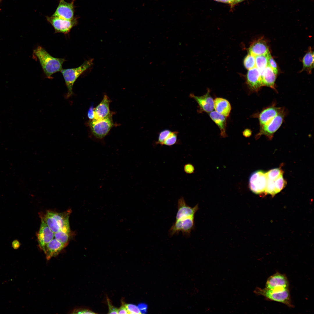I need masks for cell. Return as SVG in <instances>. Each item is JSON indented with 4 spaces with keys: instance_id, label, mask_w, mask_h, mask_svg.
Segmentation results:
<instances>
[{
    "instance_id": "obj_2",
    "label": "cell",
    "mask_w": 314,
    "mask_h": 314,
    "mask_svg": "<svg viewBox=\"0 0 314 314\" xmlns=\"http://www.w3.org/2000/svg\"><path fill=\"white\" fill-rule=\"evenodd\" d=\"M71 212V210L62 213L48 211L42 218L54 233L60 231L70 233L69 217Z\"/></svg>"
},
{
    "instance_id": "obj_27",
    "label": "cell",
    "mask_w": 314,
    "mask_h": 314,
    "mask_svg": "<svg viewBox=\"0 0 314 314\" xmlns=\"http://www.w3.org/2000/svg\"><path fill=\"white\" fill-rule=\"evenodd\" d=\"M283 173L282 170L278 168H274L268 171L265 172V174L267 179L275 180Z\"/></svg>"
},
{
    "instance_id": "obj_15",
    "label": "cell",
    "mask_w": 314,
    "mask_h": 314,
    "mask_svg": "<svg viewBox=\"0 0 314 314\" xmlns=\"http://www.w3.org/2000/svg\"><path fill=\"white\" fill-rule=\"evenodd\" d=\"M190 96L194 99L198 104L199 108V112L210 113L214 109V100L210 94V90L208 91L204 95L201 96H196L191 93Z\"/></svg>"
},
{
    "instance_id": "obj_39",
    "label": "cell",
    "mask_w": 314,
    "mask_h": 314,
    "mask_svg": "<svg viewBox=\"0 0 314 314\" xmlns=\"http://www.w3.org/2000/svg\"><path fill=\"white\" fill-rule=\"evenodd\" d=\"M94 108L92 106L88 110L87 116L89 119L92 120L94 118Z\"/></svg>"
},
{
    "instance_id": "obj_12",
    "label": "cell",
    "mask_w": 314,
    "mask_h": 314,
    "mask_svg": "<svg viewBox=\"0 0 314 314\" xmlns=\"http://www.w3.org/2000/svg\"><path fill=\"white\" fill-rule=\"evenodd\" d=\"M247 83L250 91L253 92H258L263 86L261 74L256 67L248 70Z\"/></svg>"
},
{
    "instance_id": "obj_13",
    "label": "cell",
    "mask_w": 314,
    "mask_h": 314,
    "mask_svg": "<svg viewBox=\"0 0 314 314\" xmlns=\"http://www.w3.org/2000/svg\"><path fill=\"white\" fill-rule=\"evenodd\" d=\"M177 207L176 220L195 217L196 213L199 209L198 204L193 207L188 206L182 197H181L178 200Z\"/></svg>"
},
{
    "instance_id": "obj_6",
    "label": "cell",
    "mask_w": 314,
    "mask_h": 314,
    "mask_svg": "<svg viewBox=\"0 0 314 314\" xmlns=\"http://www.w3.org/2000/svg\"><path fill=\"white\" fill-rule=\"evenodd\" d=\"M286 115V112L283 108L282 110L276 116L260 127L258 133L256 138L258 139L262 135H264L271 140L274 133L279 129L283 122Z\"/></svg>"
},
{
    "instance_id": "obj_28",
    "label": "cell",
    "mask_w": 314,
    "mask_h": 314,
    "mask_svg": "<svg viewBox=\"0 0 314 314\" xmlns=\"http://www.w3.org/2000/svg\"><path fill=\"white\" fill-rule=\"evenodd\" d=\"M274 183L276 194L281 191L286 186V181L283 177V174L275 180Z\"/></svg>"
},
{
    "instance_id": "obj_5",
    "label": "cell",
    "mask_w": 314,
    "mask_h": 314,
    "mask_svg": "<svg viewBox=\"0 0 314 314\" xmlns=\"http://www.w3.org/2000/svg\"><path fill=\"white\" fill-rule=\"evenodd\" d=\"M113 125L111 114L104 118L94 119L89 123L93 135L99 140L107 135Z\"/></svg>"
},
{
    "instance_id": "obj_32",
    "label": "cell",
    "mask_w": 314,
    "mask_h": 314,
    "mask_svg": "<svg viewBox=\"0 0 314 314\" xmlns=\"http://www.w3.org/2000/svg\"><path fill=\"white\" fill-rule=\"evenodd\" d=\"M125 306L128 314H138L141 313L138 306L132 304H125Z\"/></svg>"
},
{
    "instance_id": "obj_11",
    "label": "cell",
    "mask_w": 314,
    "mask_h": 314,
    "mask_svg": "<svg viewBox=\"0 0 314 314\" xmlns=\"http://www.w3.org/2000/svg\"><path fill=\"white\" fill-rule=\"evenodd\" d=\"M265 286L271 290L285 289H288L289 283L285 275L277 272L268 278Z\"/></svg>"
},
{
    "instance_id": "obj_4",
    "label": "cell",
    "mask_w": 314,
    "mask_h": 314,
    "mask_svg": "<svg viewBox=\"0 0 314 314\" xmlns=\"http://www.w3.org/2000/svg\"><path fill=\"white\" fill-rule=\"evenodd\" d=\"M254 292L262 295L271 300L283 303L290 307H293L288 289L283 290H271L266 288H261L256 287Z\"/></svg>"
},
{
    "instance_id": "obj_38",
    "label": "cell",
    "mask_w": 314,
    "mask_h": 314,
    "mask_svg": "<svg viewBox=\"0 0 314 314\" xmlns=\"http://www.w3.org/2000/svg\"><path fill=\"white\" fill-rule=\"evenodd\" d=\"M141 313H146L147 308V305L144 303H140L138 306Z\"/></svg>"
},
{
    "instance_id": "obj_42",
    "label": "cell",
    "mask_w": 314,
    "mask_h": 314,
    "mask_svg": "<svg viewBox=\"0 0 314 314\" xmlns=\"http://www.w3.org/2000/svg\"><path fill=\"white\" fill-rule=\"evenodd\" d=\"M218 1L233 5L235 4L234 0H218Z\"/></svg>"
},
{
    "instance_id": "obj_30",
    "label": "cell",
    "mask_w": 314,
    "mask_h": 314,
    "mask_svg": "<svg viewBox=\"0 0 314 314\" xmlns=\"http://www.w3.org/2000/svg\"><path fill=\"white\" fill-rule=\"evenodd\" d=\"M171 131L168 129H165L161 131L159 134L158 140L155 142V146L158 144L162 146L165 138Z\"/></svg>"
},
{
    "instance_id": "obj_35",
    "label": "cell",
    "mask_w": 314,
    "mask_h": 314,
    "mask_svg": "<svg viewBox=\"0 0 314 314\" xmlns=\"http://www.w3.org/2000/svg\"><path fill=\"white\" fill-rule=\"evenodd\" d=\"M184 172L187 174L193 173L195 170L194 166L191 164L188 163L185 164L184 166Z\"/></svg>"
},
{
    "instance_id": "obj_9",
    "label": "cell",
    "mask_w": 314,
    "mask_h": 314,
    "mask_svg": "<svg viewBox=\"0 0 314 314\" xmlns=\"http://www.w3.org/2000/svg\"><path fill=\"white\" fill-rule=\"evenodd\" d=\"M195 226L194 217L176 220L169 230L172 236L181 232L183 235L188 236L190 234Z\"/></svg>"
},
{
    "instance_id": "obj_20",
    "label": "cell",
    "mask_w": 314,
    "mask_h": 314,
    "mask_svg": "<svg viewBox=\"0 0 314 314\" xmlns=\"http://www.w3.org/2000/svg\"><path fill=\"white\" fill-rule=\"evenodd\" d=\"M214 108L218 113L227 117L230 114L231 106L229 102L226 99L217 97L214 100Z\"/></svg>"
},
{
    "instance_id": "obj_3",
    "label": "cell",
    "mask_w": 314,
    "mask_h": 314,
    "mask_svg": "<svg viewBox=\"0 0 314 314\" xmlns=\"http://www.w3.org/2000/svg\"><path fill=\"white\" fill-rule=\"evenodd\" d=\"M93 61V59H90L85 61L77 67L61 70L60 72L63 76L68 89L66 98H68L72 95L73 87L74 82L82 73L92 66Z\"/></svg>"
},
{
    "instance_id": "obj_33",
    "label": "cell",
    "mask_w": 314,
    "mask_h": 314,
    "mask_svg": "<svg viewBox=\"0 0 314 314\" xmlns=\"http://www.w3.org/2000/svg\"><path fill=\"white\" fill-rule=\"evenodd\" d=\"M268 65L272 69L275 74L277 75L278 72L277 65L270 53L269 56Z\"/></svg>"
},
{
    "instance_id": "obj_31",
    "label": "cell",
    "mask_w": 314,
    "mask_h": 314,
    "mask_svg": "<svg viewBox=\"0 0 314 314\" xmlns=\"http://www.w3.org/2000/svg\"><path fill=\"white\" fill-rule=\"evenodd\" d=\"M274 181V180L267 179L266 185L265 192V193L270 194L272 196H274L276 194Z\"/></svg>"
},
{
    "instance_id": "obj_34",
    "label": "cell",
    "mask_w": 314,
    "mask_h": 314,
    "mask_svg": "<svg viewBox=\"0 0 314 314\" xmlns=\"http://www.w3.org/2000/svg\"><path fill=\"white\" fill-rule=\"evenodd\" d=\"M72 314H95L91 310L86 308H79L74 310L72 313Z\"/></svg>"
},
{
    "instance_id": "obj_36",
    "label": "cell",
    "mask_w": 314,
    "mask_h": 314,
    "mask_svg": "<svg viewBox=\"0 0 314 314\" xmlns=\"http://www.w3.org/2000/svg\"><path fill=\"white\" fill-rule=\"evenodd\" d=\"M107 302L109 308L108 313L118 314V309L114 307L110 303V300L108 299Z\"/></svg>"
},
{
    "instance_id": "obj_18",
    "label": "cell",
    "mask_w": 314,
    "mask_h": 314,
    "mask_svg": "<svg viewBox=\"0 0 314 314\" xmlns=\"http://www.w3.org/2000/svg\"><path fill=\"white\" fill-rule=\"evenodd\" d=\"M110 102L109 98L104 95L100 103L94 108V119L104 118L110 114L109 109Z\"/></svg>"
},
{
    "instance_id": "obj_45",
    "label": "cell",
    "mask_w": 314,
    "mask_h": 314,
    "mask_svg": "<svg viewBox=\"0 0 314 314\" xmlns=\"http://www.w3.org/2000/svg\"><path fill=\"white\" fill-rule=\"evenodd\" d=\"M1 0H0V2H1Z\"/></svg>"
},
{
    "instance_id": "obj_17",
    "label": "cell",
    "mask_w": 314,
    "mask_h": 314,
    "mask_svg": "<svg viewBox=\"0 0 314 314\" xmlns=\"http://www.w3.org/2000/svg\"><path fill=\"white\" fill-rule=\"evenodd\" d=\"M66 246L56 240L54 238L44 247L42 250L47 260L56 256Z\"/></svg>"
},
{
    "instance_id": "obj_10",
    "label": "cell",
    "mask_w": 314,
    "mask_h": 314,
    "mask_svg": "<svg viewBox=\"0 0 314 314\" xmlns=\"http://www.w3.org/2000/svg\"><path fill=\"white\" fill-rule=\"evenodd\" d=\"M75 1L68 2L64 0H59L58 5L52 15L67 20L73 19L75 17Z\"/></svg>"
},
{
    "instance_id": "obj_44",
    "label": "cell",
    "mask_w": 314,
    "mask_h": 314,
    "mask_svg": "<svg viewBox=\"0 0 314 314\" xmlns=\"http://www.w3.org/2000/svg\"><path fill=\"white\" fill-rule=\"evenodd\" d=\"M214 0L217 1H218V0Z\"/></svg>"
},
{
    "instance_id": "obj_22",
    "label": "cell",
    "mask_w": 314,
    "mask_h": 314,
    "mask_svg": "<svg viewBox=\"0 0 314 314\" xmlns=\"http://www.w3.org/2000/svg\"><path fill=\"white\" fill-rule=\"evenodd\" d=\"M210 117L217 125L220 131V135L223 137L226 136V117L218 113L216 111L210 112Z\"/></svg>"
},
{
    "instance_id": "obj_1",
    "label": "cell",
    "mask_w": 314,
    "mask_h": 314,
    "mask_svg": "<svg viewBox=\"0 0 314 314\" xmlns=\"http://www.w3.org/2000/svg\"><path fill=\"white\" fill-rule=\"evenodd\" d=\"M33 53L38 59L48 78H51L53 74L61 71L63 69L62 65L65 60L52 56L42 47L39 46L35 49Z\"/></svg>"
},
{
    "instance_id": "obj_40",
    "label": "cell",
    "mask_w": 314,
    "mask_h": 314,
    "mask_svg": "<svg viewBox=\"0 0 314 314\" xmlns=\"http://www.w3.org/2000/svg\"><path fill=\"white\" fill-rule=\"evenodd\" d=\"M20 245L19 241L16 240H14L12 243V247L14 249H18Z\"/></svg>"
},
{
    "instance_id": "obj_29",
    "label": "cell",
    "mask_w": 314,
    "mask_h": 314,
    "mask_svg": "<svg viewBox=\"0 0 314 314\" xmlns=\"http://www.w3.org/2000/svg\"><path fill=\"white\" fill-rule=\"evenodd\" d=\"M244 64L245 67L248 70L255 67V56L249 53L244 59Z\"/></svg>"
},
{
    "instance_id": "obj_19",
    "label": "cell",
    "mask_w": 314,
    "mask_h": 314,
    "mask_svg": "<svg viewBox=\"0 0 314 314\" xmlns=\"http://www.w3.org/2000/svg\"><path fill=\"white\" fill-rule=\"evenodd\" d=\"M249 53L254 56L266 54L270 52L266 42L262 39L258 40L251 44L249 49Z\"/></svg>"
},
{
    "instance_id": "obj_16",
    "label": "cell",
    "mask_w": 314,
    "mask_h": 314,
    "mask_svg": "<svg viewBox=\"0 0 314 314\" xmlns=\"http://www.w3.org/2000/svg\"><path fill=\"white\" fill-rule=\"evenodd\" d=\"M283 108L277 107L273 105L265 108L256 114L255 116L258 119L260 127L276 116Z\"/></svg>"
},
{
    "instance_id": "obj_37",
    "label": "cell",
    "mask_w": 314,
    "mask_h": 314,
    "mask_svg": "<svg viewBox=\"0 0 314 314\" xmlns=\"http://www.w3.org/2000/svg\"><path fill=\"white\" fill-rule=\"evenodd\" d=\"M118 314H128L125 303L124 302L122 301V306L118 309Z\"/></svg>"
},
{
    "instance_id": "obj_24",
    "label": "cell",
    "mask_w": 314,
    "mask_h": 314,
    "mask_svg": "<svg viewBox=\"0 0 314 314\" xmlns=\"http://www.w3.org/2000/svg\"><path fill=\"white\" fill-rule=\"evenodd\" d=\"M268 53L255 56V67L261 73V75L264 69L268 65L269 56Z\"/></svg>"
},
{
    "instance_id": "obj_41",
    "label": "cell",
    "mask_w": 314,
    "mask_h": 314,
    "mask_svg": "<svg viewBox=\"0 0 314 314\" xmlns=\"http://www.w3.org/2000/svg\"><path fill=\"white\" fill-rule=\"evenodd\" d=\"M251 131L249 129H245L243 132V135L245 137H248L251 136Z\"/></svg>"
},
{
    "instance_id": "obj_8",
    "label": "cell",
    "mask_w": 314,
    "mask_h": 314,
    "mask_svg": "<svg viewBox=\"0 0 314 314\" xmlns=\"http://www.w3.org/2000/svg\"><path fill=\"white\" fill-rule=\"evenodd\" d=\"M267 181L265 172L258 170L252 173L249 179V187L251 190L257 194L265 193Z\"/></svg>"
},
{
    "instance_id": "obj_21",
    "label": "cell",
    "mask_w": 314,
    "mask_h": 314,
    "mask_svg": "<svg viewBox=\"0 0 314 314\" xmlns=\"http://www.w3.org/2000/svg\"><path fill=\"white\" fill-rule=\"evenodd\" d=\"M276 77V75L268 65L261 74L263 86L269 87L276 91L275 85Z\"/></svg>"
},
{
    "instance_id": "obj_14",
    "label": "cell",
    "mask_w": 314,
    "mask_h": 314,
    "mask_svg": "<svg viewBox=\"0 0 314 314\" xmlns=\"http://www.w3.org/2000/svg\"><path fill=\"white\" fill-rule=\"evenodd\" d=\"M54 233L51 230L41 218L40 229L37 235L39 245L42 250L54 238Z\"/></svg>"
},
{
    "instance_id": "obj_25",
    "label": "cell",
    "mask_w": 314,
    "mask_h": 314,
    "mask_svg": "<svg viewBox=\"0 0 314 314\" xmlns=\"http://www.w3.org/2000/svg\"><path fill=\"white\" fill-rule=\"evenodd\" d=\"M179 132L177 131H171L166 138L162 144L163 145L172 146L178 142L177 136Z\"/></svg>"
},
{
    "instance_id": "obj_26",
    "label": "cell",
    "mask_w": 314,
    "mask_h": 314,
    "mask_svg": "<svg viewBox=\"0 0 314 314\" xmlns=\"http://www.w3.org/2000/svg\"><path fill=\"white\" fill-rule=\"evenodd\" d=\"M70 233L60 231L54 233V238L61 243L66 246L70 237Z\"/></svg>"
},
{
    "instance_id": "obj_23",
    "label": "cell",
    "mask_w": 314,
    "mask_h": 314,
    "mask_svg": "<svg viewBox=\"0 0 314 314\" xmlns=\"http://www.w3.org/2000/svg\"><path fill=\"white\" fill-rule=\"evenodd\" d=\"M303 68L301 71H306L311 74L314 67V53L311 48L305 54L302 59Z\"/></svg>"
},
{
    "instance_id": "obj_7",
    "label": "cell",
    "mask_w": 314,
    "mask_h": 314,
    "mask_svg": "<svg viewBox=\"0 0 314 314\" xmlns=\"http://www.w3.org/2000/svg\"><path fill=\"white\" fill-rule=\"evenodd\" d=\"M47 21L53 27L56 33L67 34L72 28L78 24V18H74L72 20H67L52 15L46 16Z\"/></svg>"
},
{
    "instance_id": "obj_43",
    "label": "cell",
    "mask_w": 314,
    "mask_h": 314,
    "mask_svg": "<svg viewBox=\"0 0 314 314\" xmlns=\"http://www.w3.org/2000/svg\"><path fill=\"white\" fill-rule=\"evenodd\" d=\"M235 4L241 2L243 1L246 0H234Z\"/></svg>"
}]
</instances>
